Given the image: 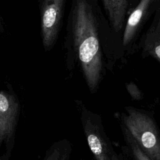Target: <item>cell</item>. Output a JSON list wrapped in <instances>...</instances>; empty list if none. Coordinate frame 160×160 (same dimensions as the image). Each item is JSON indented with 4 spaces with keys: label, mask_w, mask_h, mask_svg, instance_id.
<instances>
[{
    "label": "cell",
    "mask_w": 160,
    "mask_h": 160,
    "mask_svg": "<svg viewBox=\"0 0 160 160\" xmlns=\"http://www.w3.org/2000/svg\"><path fill=\"white\" fill-rule=\"evenodd\" d=\"M64 47L69 70L80 71L91 94L116 62L125 60L121 40L112 30L97 0H72Z\"/></svg>",
    "instance_id": "obj_1"
},
{
    "label": "cell",
    "mask_w": 160,
    "mask_h": 160,
    "mask_svg": "<svg viewBox=\"0 0 160 160\" xmlns=\"http://www.w3.org/2000/svg\"><path fill=\"white\" fill-rule=\"evenodd\" d=\"M72 146L70 142L66 139L59 141L52 147L51 153L47 159L68 160L71 156Z\"/></svg>",
    "instance_id": "obj_10"
},
{
    "label": "cell",
    "mask_w": 160,
    "mask_h": 160,
    "mask_svg": "<svg viewBox=\"0 0 160 160\" xmlns=\"http://www.w3.org/2000/svg\"><path fill=\"white\" fill-rule=\"evenodd\" d=\"M101 2L112 30L121 40L126 21L128 0H101Z\"/></svg>",
    "instance_id": "obj_8"
},
{
    "label": "cell",
    "mask_w": 160,
    "mask_h": 160,
    "mask_svg": "<svg viewBox=\"0 0 160 160\" xmlns=\"http://www.w3.org/2000/svg\"><path fill=\"white\" fill-rule=\"evenodd\" d=\"M159 2L149 27L138 40L137 49L142 58H151L160 62V1Z\"/></svg>",
    "instance_id": "obj_6"
},
{
    "label": "cell",
    "mask_w": 160,
    "mask_h": 160,
    "mask_svg": "<svg viewBox=\"0 0 160 160\" xmlns=\"http://www.w3.org/2000/svg\"><path fill=\"white\" fill-rule=\"evenodd\" d=\"M120 122L128 129L151 160H160V132L152 114L131 106L124 107Z\"/></svg>",
    "instance_id": "obj_2"
},
{
    "label": "cell",
    "mask_w": 160,
    "mask_h": 160,
    "mask_svg": "<svg viewBox=\"0 0 160 160\" xmlns=\"http://www.w3.org/2000/svg\"><path fill=\"white\" fill-rule=\"evenodd\" d=\"M126 89L131 98L134 101H141L144 98V94L139 88L132 81L126 82Z\"/></svg>",
    "instance_id": "obj_11"
},
{
    "label": "cell",
    "mask_w": 160,
    "mask_h": 160,
    "mask_svg": "<svg viewBox=\"0 0 160 160\" xmlns=\"http://www.w3.org/2000/svg\"><path fill=\"white\" fill-rule=\"evenodd\" d=\"M18 111V104L14 96L0 92V144L8 142L13 136Z\"/></svg>",
    "instance_id": "obj_7"
},
{
    "label": "cell",
    "mask_w": 160,
    "mask_h": 160,
    "mask_svg": "<svg viewBox=\"0 0 160 160\" xmlns=\"http://www.w3.org/2000/svg\"><path fill=\"white\" fill-rule=\"evenodd\" d=\"M156 1V0H141L128 16L121 37L124 58L138 51V40L145 23L154 11L156 5L154 4Z\"/></svg>",
    "instance_id": "obj_4"
},
{
    "label": "cell",
    "mask_w": 160,
    "mask_h": 160,
    "mask_svg": "<svg viewBox=\"0 0 160 160\" xmlns=\"http://www.w3.org/2000/svg\"><path fill=\"white\" fill-rule=\"evenodd\" d=\"M83 132L88 146L96 160H120L123 157L114 150L107 135L101 116L87 108L81 101H77Z\"/></svg>",
    "instance_id": "obj_3"
},
{
    "label": "cell",
    "mask_w": 160,
    "mask_h": 160,
    "mask_svg": "<svg viewBox=\"0 0 160 160\" xmlns=\"http://www.w3.org/2000/svg\"><path fill=\"white\" fill-rule=\"evenodd\" d=\"M66 0H42L41 7V28L42 43L51 49L58 39L64 15Z\"/></svg>",
    "instance_id": "obj_5"
},
{
    "label": "cell",
    "mask_w": 160,
    "mask_h": 160,
    "mask_svg": "<svg viewBox=\"0 0 160 160\" xmlns=\"http://www.w3.org/2000/svg\"><path fill=\"white\" fill-rule=\"evenodd\" d=\"M120 128L126 145V154L132 159L151 160L131 132L121 122H120Z\"/></svg>",
    "instance_id": "obj_9"
}]
</instances>
